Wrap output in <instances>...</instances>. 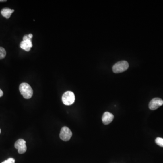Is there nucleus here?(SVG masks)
<instances>
[{"label": "nucleus", "mask_w": 163, "mask_h": 163, "mask_svg": "<svg viewBox=\"0 0 163 163\" xmlns=\"http://www.w3.org/2000/svg\"><path fill=\"white\" fill-rule=\"evenodd\" d=\"M7 0H0V2H6Z\"/></svg>", "instance_id": "16"}, {"label": "nucleus", "mask_w": 163, "mask_h": 163, "mask_svg": "<svg viewBox=\"0 0 163 163\" xmlns=\"http://www.w3.org/2000/svg\"><path fill=\"white\" fill-rule=\"evenodd\" d=\"M15 147L18 150V152L20 154L25 153L27 150L26 141L23 139H19L15 142Z\"/></svg>", "instance_id": "5"}, {"label": "nucleus", "mask_w": 163, "mask_h": 163, "mask_svg": "<svg viewBox=\"0 0 163 163\" xmlns=\"http://www.w3.org/2000/svg\"><path fill=\"white\" fill-rule=\"evenodd\" d=\"M156 144L160 146L163 147V139L160 137H157L156 139Z\"/></svg>", "instance_id": "11"}, {"label": "nucleus", "mask_w": 163, "mask_h": 163, "mask_svg": "<svg viewBox=\"0 0 163 163\" xmlns=\"http://www.w3.org/2000/svg\"><path fill=\"white\" fill-rule=\"evenodd\" d=\"M62 99L63 102L65 105L67 106L71 105L75 102V95L72 92L67 91L64 93Z\"/></svg>", "instance_id": "3"}, {"label": "nucleus", "mask_w": 163, "mask_h": 163, "mask_svg": "<svg viewBox=\"0 0 163 163\" xmlns=\"http://www.w3.org/2000/svg\"><path fill=\"white\" fill-rule=\"evenodd\" d=\"M163 105V100L160 98H156L153 99L150 102L149 107L151 110H155Z\"/></svg>", "instance_id": "6"}, {"label": "nucleus", "mask_w": 163, "mask_h": 163, "mask_svg": "<svg viewBox=\"0 0 163 163\" xmlns=\"http://www.w3.org/2000/svg\"><path fill=\"white\" fill-rule=\"evenodd\" d=\"M114 119V115L109 112H105L102 117V121L104 125L110 123Z\"/></svg>", "instance_id": "7"}, {"label": "nucleus", "mask_w": 163, "mask_h": 163, "mask_svg": "<svg viewBox=\"0 0 163 163\" xmlns=\"http://www.w3.org/2000/svg\"><path fill=\"white\" fill-rule=\"evenodd\" d=\"M32 46L31 39H28L25 41L23 40L20 44V47L26 51H30V48L32 47Z\"/></svg>", "instance_id": "8"}, {"label": "nucleus", "mask_w": 163, "mask_h": 163, "mask_svg": "<svg viewBox=\"0 0 163 163\" xmlns=\"http://www.w3.org/2000/svg\"><path fill=\"white\" fill-rule=\"evenodd\" d=\"M1 163H15V160L12 158H9L6 160H5Z\"/></svg>", "instance_id": "12"}, {"label": "nucleus", "mask_w": 163, "mask_h": 163, "mask_svg": "<svg viewBox=\"0 0 163 163\" xmlns=\"http://www.w3.org/2000/svg\"><path fill=\"white\" fill-rule=\"evenodd\" d=\"M23 41L26 40H28V39H30V38L29 37V36H28V34H26V35H25L23 37Z\"/></svg>", "instance_id": "13"}, {"label": "nucleus", "mask_w": 163, "mask_h": 163, "mask_svg": "<svg viewBox=\"0 0 163 163\" xmlns=\"http://www.w3.org/2000/svg\"><path fill=\"white\" fill-rule=\"evenodd\" d=\"M28 36H29V37L30 38V39H32L33 37V35L32 34H28Z\"/></svg>", "instance_id": "15"}, {"label": "nucleus", "mask_w": 163, "mask_h": 163, "mask_svg": "<svg viewBox=\"0 0 163 163\" xmlns=\"http://www.w3.org/2000/svg\"><path fill=\"white\" fill-rule=\"evenodd\" d=\"M7 52L3 48L0 47V59H3L6 56Z\"/></svg>", "instance_id": "10"}, {"label": "nucleus", "mask_w": 163, "mask_h": 163, "mask_svg": "<svg viewBox=\"0 0 163 163\" xmlns=\"http://www.w3.org/2000/svg\"><path fill=\"white\" fill-rule=\"evenodd\" d=\"M72 135V132L69 128L68 127H63L61 128L59 137L63 141H68L71 139Z\"/></svg>", "instance_id": "4"}, {"label": "nucleus", "mask_w": 163, "mask_h": 163, "mask_svg": "<svg viewBox=\"0 0 163 163\" xmlns=\"http://www.w3.org/2000/svg\"><path fill=\"white\" fill-rule=\"evenodd\" d=\"M3 95V91H2L1 89H0V98L2 97Z\"/></svg>", "instance_id": "14"}, {"label": "nucleus", "mask_w": 163, "mask_h": 163, "mask_svg": "<svg viewBox=\"0 0 163 163\" xmlns=\"http://www.w3.org/2000/svg\"><path fill=\"white\" fill-rule=\"evenodd\" d=\"M129 67L128 63L126 61H119L112 67V70L114 73H121L124 72Z\"/></svg>", "instance_id": "2"}, {"label": "nucleus", "mask_w": 163, "mask_h": 163, "mask_svg": "<svg viewBox=\"0 0 163 163\" xmlns=\"http://www.w3.org/2000/svg\"><path fill=\"white\" fill-rule=\"evenodd\" d=\"M1 130L0 129V134H1Z\"/></svg>", "instance_id": "17"}, {"label": "nucleus", "mask_w": 163, "mask_h": 163, "mask_svg": "<svg viewBox=\"0 0 163 163\" xmlns=\"http://www.w3.org/2000/svg\"><path fill=\"white\" fill-rule=\"evenodd\" d=\"M14 12V10H11L8 8H4L1 10V14L2 16L5 17V18L9 19Z\"/></svg>", "instance_id": "9"}, {"label": "nucleus", "mask_w": 163, "mask_h": 163, "mask_svg": "<svg viewBox=\"0 0 163 163\" xmlns=\"http://www.w3.org/2000/svg\"><path fill=\"white\" fill-rule=\"evenodd\" d=\"M19 90L20 94L24 98L26 99H30L33 94V90L29 84L23 83L19 86Z\"/></svg>", "instance_id": "1"}]
</instances>
